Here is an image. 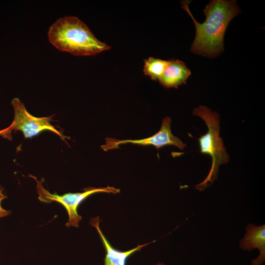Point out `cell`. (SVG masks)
Here are the masks:
<instances>
[{
	"label": "cell",
	"instance_id": "obj_1",
	"mask_svg": "<svg viewBox=\"0 0 265 265\" xmlns=\"http://www.w3.org/2000/svg\"><path fill=\"white\" fill-rule=\"evenodd\" d=\"M191 1L182 0V8L190 16L195 26L196 35L190 51L209 58H215L224 51V37L231 21L240 12L236 0H212L203 11L206 18L198 23L189 9Z\"/></svg>",
	"mask_w": 265,
	"mask_h": 265
},
{
	"label": "cell",
	"instance_id": "obj_2",
	"mask_svg": "<svg viewBox=\"0 0 265 265\" xmlns=\"http://www.w3.org/2000/svg\"><path fill=\"white\" fill-rule=\"evenodd\" d=\"M48 36L57 49L75 55H95L110 49L99 40L83 22L74 16L58 19L50 27Z\"/></svg>",
	"mask_w": 265,
	"mask_h": 265
},
{
	"label": "cell",
	"instance_id": "obj_3",
	"mask_svg": "<svg viewBox=\"0 0 265 265\" xmlns=\"http://www.w3.org/2000/svg\"><path fill=\"white\" fill-rule=\"evenodd\" d=\"M193 114L201 117L205 122L208 131L198 139L200 152L212 158V166L206 179L195 186L203 191L211 186L217 179L219 166L227 163L229 156L226 152L222 139L220 137L219 115L206 106H200L193 110Z\"/></svg>",
	"mask_w": 265,
	"mask_h": 265
},
{
	"label": "cell",
	"instance_id": "obj_4",
	"mask_svg": "<svg viewBox=\"0 0 265 265\" xmlns=\"http://www.w3.org/2000/svg\"><path fill=\"white\" fill-rule=\"evenodd\" d=\"M36 182V189L39 195L38 199L44 203H50L56 202L61 204L66 209L68 220L65 225L69 227L73 226L78 227L82 217L78 213L79 205L88 197L100 192L116 194L119 193L120 190L112 186L106 187H88L83 189V191L78 193H67L63 195L51 193L46 190L41 182L37 180L34 176H32Z\"/></svg>",
	"mask_w": 265,
	"mask_h": 265
},
{
	"label": "cell",
	"instance_id": "obj_5",
	"mask_svg": "<svg viewBox=\"0 0 265 265\" xmlns=\"http://www.w3.org/2000/svg\"><path fill=\"white\" fill-rule=\"evenodd\" d=\"M14 115L11 125L15 132L21 131L25 138L35 136L44 131H50L58 135L62 140L69 137L64 136L51 124L52 116L38 117L31 115L18 98L11 101Z\"/></svg>",
	"mask_w": 265,
	"mask_h": 265
},
{
	"label": "cell",
	"instance_id": "obj_6",
	"mask_svg": "<svg viewBox=\"0 0 265 265\" xmlns=\"http://www.w3.org/2000/svg\"><path fill=\"white\" fill-rule=\"evenodd\" d=\"M171 121L170 117H164L159 130L147 138L137 140H119L107 137L106 138L105 144L101 146V148L106 152L119 148L121 144L129 143L142 146L152 145L158 149L166 145L175 146L183 150L186 147V145L180 139L172 134L170 128Z\"/></svg>",
	"mask_w": 265,
	"mask_h": 265
},
{
	"label": "cell",
	"instance_id": "obj_7",
	"mask_svg": "<svg viewBox=\"0 0 265 265\" xmlns=\"http://www.w3.org/2000/svg\"><path fill=\"white\" fill-rule=\"evenodd\" d=\"M239 247L248 251L258 249L260 254L251 261V265H263L265 261V225L258 226L248 224L246 227V234L239 242Z\"/></svg>",
	"mask_w": 265,
	"mask_h": 265
},
{
	"label": "cell",
	"instance_id": "obj_8",
	"mask_svg": "<svg viewBox=\"0 0 265 265\" xmlns=\"http://www.w3.org/2000/svg\"><path fill=\"white\" fill-rule=\"evenodd\" d=\"M100 222L99 216H97L91 219L90 224L96 229L106 250V254L104 259V265H126L127 260L130 256L149 244V243H147L138 245L135 248L125 251L116 249L111 245L102 232L99 226ZM157 265H164L163 263H158Z\"/></svg>",
	"mask_w": 265,
	"mask_h": 265
},
{
	"label": "cell",
	"instance_id": "obj_9",
	"mask_svg": "<svg viewBox=\"0 0 265 265\" xmlns=\"http://www.w3.org/2000/svg\"><path fill=\"white\" fill-rule=\"evenodd\" d=\"M190 75V70L184 62L172 59L168 60L166 69L158 80L166 88H176L183 84H186Z\"/></svg>",
	"mask_w": 265,
	"mask_h": 265
},
{
	"label": "cell",
	"instance_id": "obj_10",
	"mask_svg": "<svg viewBox=\"0 0 265 265\" xmlns=\"http://www.w3.org/2000/svg\"><path fill=\"white\" fill-rule=\"evenodd\" d=\"M168 60L150 57L144 60L143 71L154 80H159L166 69Z\"/></svg>",
	"mask_w": 265,
	"mask_h": 265
},
{
	"label": "cell",
	"instance_id": "obj_11",
	"mask_svg": "<svg viewBox=\"0 0 265 265\" xmlns=\"http://www.w3.org/2000/svg\"><path fill=\"white\" fill-rule=\"evenodd\" d=\"M3 187L0 185V218L10 214V211L3 209L1 205L2 201L7 198V196L3 193Z\"/></svg>",
	"mask_w": 265,
	"mask_h": 265
},
{
	"label": "cell",
	"instance_id": "obj_12",
	"mask_svg": "<svg viewBox=\"0 0 265 265\" xmlns=\"http://www.w3.org/2000/svg\"><path fill=\"white\" fill-rule=\"evenodd\" d=\"M12 132V126L10 125L8 127L0 130V136L9 140L12 139L11 132Z\"/></svg>",
	"mask_w": 265,
	"mask_h": 265
}]
</instances>
